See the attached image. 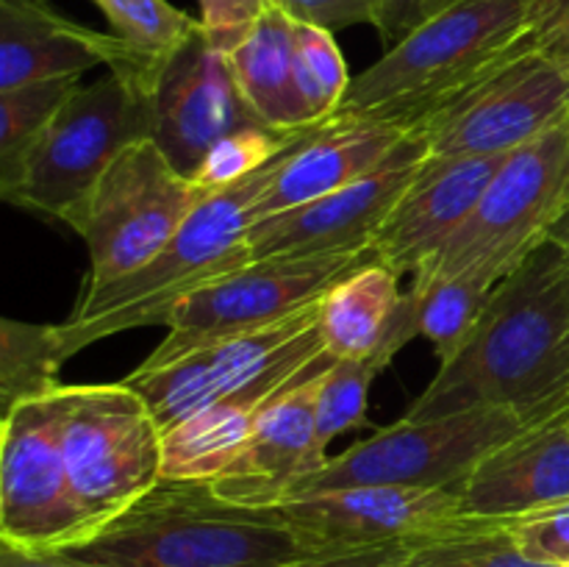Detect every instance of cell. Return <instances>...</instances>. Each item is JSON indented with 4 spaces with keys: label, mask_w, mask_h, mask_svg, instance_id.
<instances>
[{
    "label": "cell",
    "mask_w": 569,
    "mask_h": 567,
    "mask_svg": "<svg viewBox=\"0 0 569 567\" xmlns=\"http://www.w3.org/2000/svg\"><path fill=\"white\" fill-rule=\"evenodd\" d=\"M500 406L533 422L569 417V256L542 239L498 287L406 420Z\"/></svg>",
    "instance_id": "1"
},
{
    "label": "cell",
    "mask_w": 569,
    "mask_h": 567,
    "mask_svg": "<svg viewBox=\"0 0 569 567\" xmlns=\"http://www.w3.org/2000/svg\"><path fill=\"white\" fill-rule=\"evenodd\" d=\"M409 137L403 126L365 115H337L303 139L253 206V222L298 209L370 176Z\"/></svg>",
    "instance_id": "20"
},
{
    "label": "cell",
    "mask_w": 569,
    "mask_h": 567,
    "mask_svg": "<svg viewBox=\"0 0 569 567\" xmlns=\"http://www.w3.org/2000/svg\"><path fill=\"white\" fill-rule=\"evenodd\" d=\"M206 192L194 178L176 170L153 139L128 145L103 172L72 228L89 253L81 292H94L150 265Z\"/></svg>",
    "instance_id": "7"
},
{
    "label": "cell",
    "mask_w": 569,
    "mask_h": 567,
    "mask_svg": "<svg viewBox=\"0 0 569 567\" xmlns=\"http://www.w3.org/2000/svg\"><path fill=\"white\" fill-rule=\"evenodd\" d=\"M200 28L211 48L231 53L244 42L256 22L270 11V0H198Z\"/></svg>",
    "instance_id": "34"
},
{
    "label": "cell",
    "mask_w": 569,
    "mask_h": 567,
    "mask_svg": "<svg viewBox=\"0 0 569 567\" xmlns=\"http://www.w3.org/2000/svg\"><path fill=\"white\" fill-rule=\"evenodd\" d=\"M400 276L381 261L350 272L322 298V337L337 359L378 356L383 365L403 350L398 320L403 309Z\"/></svg>",
    "instance_id": "23"
},
{
    "label": "cell",
    "mask_w": 569,
    "mask_h": 567,
    "mask_svg": "<svg viewBox=\"0 0 569 567\" xmlns=\"http://www.w3.org/2000/svg\"><path fill=\"white\" fill-rule=\"evenodd\" d=\"M548 237H550V239H556V242H559L561 248L567 250V256H569V206H567L565 211H561L559 220H556L553 226H550Z\"/></svg>",
    "instance_id": "40"
},
{
    "label": "cell",
    "mask_w": 569,
    "mask_h": 567,
    "mask_svg": "<svg viewBox=\"0 0 569 567\" xmlns=\"http://www.w3.org/2000/svg\"><path fill=\"white\" fill-rule=\"evenodd\" d=\"M111 33L131 50L156 83L161 67L200 31V20L167 0H92Z\"/></svg>",
    "instance_id": "28"
},
{
    "label": "cell",
    "mask_w": 569,
    "mask_h": 567,
    "mask_svg": "<svg viewBox=\"0 0 569 567\" xmlns=\"http://www.w3.org/2000/svg\"><path fill=\"white\" fill-rule=\"evenodd\" d=\"M372 261H378L372 245L348 253L270 256L248 261L178 300L164 322L167 337L139 370H156L228 337L272 326L320 300L350 272Z\"/></svg>",
    "instance_id": "8"
},
{
    "label": "cell",
    "mask_w": 569,
    "mask_h": 567,
    "mask_svg": "<svg viewBox=\"0 0 569 567\" xmlns=\"http://www.w3.org/2000/svg\"><path fill=\"white\" fill-rule=\"evenodd\" d=\"M569 115V67L539 48L509 56L417 122L428 156H506Z\"/></svg>",
    "instance_id": "13"
},
{
    "label": "cell",
    "mask_w": 569,
    "mask_h": 567,
    "mask_svg": "<svg viewBox=\"0 0 569 567\" xmlns=\"http://www.w3.org/2000/svg\"><path fill=\"white\" fill-rule=\"evenodd\" d=\"M100 64L150 98L148 70L114 33L78 26L44 0H0V92L33 81L81 78Z\"/></svg>",
    "instance_id": "18"
},
{
    "label": "cell",
    "mask_w": 569,
    "mask_h": 567,
    "mask_svg": "<svg viewBox=\"0 0 569 567\" xmlns=\"http://www.w3.org/2000/svg\"><path fill=\"white\" fill-rule=\"evenodd\" d=\"M261 126L267 122L239 92L231 61L211 48L203 28L161 67L150 89V139L189 178L222 137Z\"/></svg>",
    "instance_id": "14"
},
{
    "label": "cell",
    "mask_w": 569,
    "mask_h": 567,
    "mask_svg": "<svg viewBox=\"0 0 569 567\" xmlns=\"http://www.w3.org/2000/svg\"><path fill=\"white\" fill-rule=\"evenodd\" d=\"M78 87L81 78H56L0 92V189L14 183L33 145Z\"/></svg>",
    "instance_id": "29"
},
{
    "label": "cell",
    "mask_w": 569,
    "mask_h": 567,
    "mask_svg": "<svg viewBox=\"0 0 569 567\" xmlns=\"http://www.w3.org/2000/svg\"><path fill=\"white\" fill-rule=\"evenodd\" d=\"M403 548L406 543H387L365 545V548L322 550V554H315L309 559H300L287 567H392Z\"/></svg>",
    "instance_id": "37"
},
{
    "label": "cell",
    "mask_w": 569,
    "mask_h": 567,
    "mask_svg": "<svg viewBox=\"0 0 569 567\" xmlns=\"http://www.w3.org/2000/svg\"><path fill=\"white\" fill-rule=\"evenodd\" d=\"M61 448L72 487L103 528L161 481V426L137 389L61 384Z\"/></svg>",
    "instance_id": "10"
},
{
    "label": "cell",
    "mask_w": 569,
    "mask_h": 567,
    "mask_svg": "<svg viewBox=\"0 0 569 567\" xmlns=\"http://www.w3.org/2000/svg\"><path fill=\"white\" fill-rule=\"evenodd\" d=\"M0 567H89V565L64 559V556L59 554L33 556V554H22V550L9 548V545H0Z\"/></svg>",
    "instance_id": "38"
},
{
    "label": "cell",
    "mask_w": 569,
    "mask_h": 567,
    "mask_svg": "<svg viewBox=\"0 0 569 567\" xmlns=\"http://www.w3.org/2000/svg\"><path fill=\"white\" fill-rule=\"evenodd\" d=\"M509 528L531 559L569 567V500L515 517Z\"/></svg>",
    "instance_id": "33"
},
{
    "label": "cell",
    "mask_w": 569,
    "mask_h": 567,
    "mask_svg": "<svg viewBox=\"0 0 569 567\" xmlns=\"http://www.w3.org/2000/svg\"><path fill=\"white\" fill-rule=\"evenodd\" d=\"M98 531L67 470L59 387L14 406L0 417V545L64 554Z\"/></svg>",
    "instance_id": "12"
},
{
    "label": "cell",
    "mask_w": 569,
    "mask_h": 567,
    "mask_svg": "<svg viewBox=\"0 0 569 567\" xmlns=\"http://www.w3.org/2000/svg\"><path fill=\"white\" fill-rule=\"evenodd\" d=\"M295 78L309 122H326L342 109L353 78L331 31L295 22Z\"/></svg>",
    "instance_id": "30"
},
{
    "label": "cell",
    "mask_w": 569,
    "mask_h": 567,
    "mask_svg": "<svg viewBox=\"0 0 569 567\" xmlns=\"http://www.w3.org/2000/svg\"><path fill=\"white\" fill-rule=\"evenodd\" d=\"M506 156H426L372 239L378 261L398 276L431 265L472 215Z\"/></svg>",
    "instance_id": "17"
},
{
    "label": "cell",
    "mask_w": 569,
    "mask_h": 567,
    "mask_svg": "<svg viewBox=\"0 0 569 567\" xmlns=\"http://www.w3.org/2000/svg\"><path fill=\"white\" fill-rule=\"evenodd\" d=\"M537 426L542 422L500 406L426 420L400 417L392 426L378 428L370 439H359L342 454L331 456L328 465L303 478L289 498L359 484L459 487L483 456Z\"/></svg>",
    "instance_id": "9"
},
{
    "label": "cell",
    "mask_w": 569,
    "mask_h": 567,
    "mask_svg": "<svg viewBox=\"0 0 569 567\" xmlns=\"http://www.w3.org/2000/svg\"><path fill=\"white\" fill-rule=\"evenodd\" d=\"M392 567H567L537 561L517 545L509 520L456 517L448 526L409 539Z\"/></svg>",
    "instance_id": "25"
},
{
    "label": "cell",
    "mask_w": 569,
    "mask_h": 567,
    "mask_svg": "<svg viewBox=\"0 0 569 567\" xmlns=\"http://www.w3.org/2000/svg\"><path fill=\"white\" fill-rule=\"evenodd\" d=\"M317 126V122H315ZM311 126L298 131H276V128H242L228 137H222L209 153L203 156L200 167L194 170V181L203 189H222L231 183L244 181L253 172L264 170L270 161H276L289 145L298 142Z\"/></svg>",
    "instance_id": "32"
},
{
    "label": "cell",
    "mask_w": 569,
    "mask_h": 567,
    "mask_svg": "<svg viewBox=\"0 0 569 567\" xmlns=\"http://www.w3.org/2000/svg\"><path fill=\"white\" fill-rule=\"evenodd\" d=\"M320 126L322 122L311 126L264 170L231 187L209 189L187 217L181 231L142 270L106 284L94 292L78 295L72 315L64 322H56L67 359L98 339L131 328L164 326L178 300L253 261L248 231L253 226L256 200L261 198L281 161Z\"/></svg>",
    "instance_id": "3"
},
{
    "label": "cell",
    "mask_w": 569,
    "mask_h": 567,
    "mask_svg": "<svg viewBox=\"0 0 569 567\" xmlns=\"http://www.w3.org/2000/svg\"><path fill=\"white\" fill-rule=\"evenodd\" d=\"M569 206V115L533 142L511 150L465 226L415 281L483 270L503 281Z\"/></svg>",
    "instance_id": "6"
},
{
    "label": "cell",
    "mask_w": 569,
    "mask_h": 567,
    "mask_svg": "<svg viewBox=\"0 0 569 567\" xmlns=\"http://www.w3.org/2000/svg\"><path fill=\"white\" fill-rule=\"evenodd\" d=\"M315 554L281 506H244L211 481L161 478L59 556L89 567H287Z\"/></svg>",
    "instance_id": "2"
},
{
    "label": "cell",
    "mask_w": 569,
    "mask_h": 567,
    "mask_svg": "<svg viewBox=\"0 0 569 567\" xmlns=\"http://www.w3.org/2000/svg\"><path fill=\"white\" fill-rule=\"evenodd\" d=\"M67 361L56 326H37L6 317L0 322V404L3 415L26 400L42 398L64 381L59 370Z\"/></svg>",
    "instance_id": "27"
},
{
    "label": "cell",
    "mask_w": 569,
    "mask_h": 567,
    "mask_svg": "<svg viewBox=\"0 0 569 567\" xmlns=\"http://www.w3.org/2000/svg\"><path fill=\"white\" fill-rule=\"evenodd\" d=\"M283 515L317 550L409 543L461 517L453 487H359L298 495L281 504Z\"/></svg>",
    "instance_id": "16"
},
{
    "label": "cell",
    "mask_w": 569,
    "mask_h": 567,
    "mask_svg": "<svg viewBox=\"0 0 569 567\" xmlns=\"http://www.w3.org/2000/svg\"><path fill=\"white\" fill-rule=\"evenodd\" d=\"M539 50H542L545 56H550V59L561 61V64L569 67V3L565 14L553 22V28L539 39Z\"/></svg>",
    "instance_id": "39"
},
{
    "label": "cell",
    "mask_w": 569,
    "mask_h": 567,
    "mask_svg": "<svg viewBox=\"0 0 569 567\" xmlns=\"http://www.w3.org/2000/svg\"><path fill=\"white\" fill-rule=\"evenodd\" d=\"M239 92L261 122L276 131L315 126L306 120L295 78V20L270 6L237 50L228 53Z\"/></svg>",
    "instance_id": "24"
},
{
    "label": "cell",
    "mask_w": 569,
    "mask_h": 567,
    "mask_svg": "<svg viewBox=\"0 0 569 567\" xmlns=\"http://www.w3.org/2000/svg\"><path fill=\"white\" fill-rule=\"evenodd\" d=\"M322 372L295 384L261 411L248 445L211 481L222 498L244 506H281L303 478L328 465L331 456L317 442L315 415Z\"/></svg>",
    "instance_id": "19"
},
{
    "label": "cell",
    "mask_w": 569,
    "mask_h": 567,
    "mask_svg": "<svg viewBox=\"0 0 569 567\" xmlns=\"http://www.w3.org/2000/svg\"><path fill=\"white\" fill-rule=\"evenodd\" d=\"M456 3H461V0H383L376 28L389 50L400 39L409 37L415 28H420L422 22H428L439 11L450 9Z\"/></svg>",
    "instance_id": "36"
},
{
    "label": "cell",
    "mask_w": 569,
    "mask_h": 567,
    "mask_svg": "<svg viewBox=\"0 0 569 567\" xmlns=\"http://www.w3.org/2000/svg\"><path fill=\"white\" fill-rule=\"evenodd\" d=\"M461 515L515 520L569 500V417L528 428L478 461L453 487Z\"/></svg>",
    "instance_id": "21"
},
{
    "label": "cell",
    "mask_w": 569,
    "mask_h": 567,
    "mask_svg": "<svg viewBox=\"0 0 569 567\" xmlns=\"http://www.w3.org/2000/svg\"><path fill=\"white\" fill-rule=\"evenodd\" d=\"M531 48L539 44L528 0H461L359 72L339 111L411 131L500 61Z\"/></svg>",
    "instance_id": "4"
},
{
    "label": "cell",
    "mask_w": 569,
    "mask_h": 567,
    "mask_svg": "<svg viewBox=\"0 0 569 567\" xmlns=\"http://www.w3.org/2000/svg\"><path fill=\"white\" fill-rule=\"evenodd\" d=\"M498 284L483 270H465L437 281H411L406 300L415 315L417 334L431 339L437 348L439 365L459 354Z\"/></svg>",
    "instance_id": "26"
},
{
    "label": "cell",
    "mask_w": 569,
    "mask_h": 567,
    "mask_svg": "<svg viewBox=\"0 0 569 567\" xmlns=\"http://www.w3.org/2000/svg\"><path fill=\"white\" fill-rule=\"evenodd\" d=\"M337 356L326 354V359L311 367L306 376L281 384H259L242 392H233L206 409L194 411L187 420L176 422L161 434V478L176 481H214L217 476L233 465L239 450L248 445L261 411L292 389L295 384L306 381L309 376L328 370Z\"/></svg>",
    "instance_id": "22"
},
{
    "label": "cell",
    "mask_w": 569,
    "mask_h": 567,
    "mask_svg": "<svg viewBox=\"0 0 569 567\" xmlns=\"http://www.w3.org/2000/svg\"><path fill=\"white\" fill-rule=\"evenodd\" d=\"M289 20L337 33L350 26H376L383 0H270Z\"/></svg>",
    "instance_id": "35"
},
{
    "label": "cell",
    "mask_w": 569,
    "mask_h": 567,
    "mask_svg": "<svg viewBox=\"0 0 569 567\" xmlns=\"http://www.w3.org/2000/svg\"><path fill=\"white\" fill-rule=\"evenodd\" d=\"M139 139H150V98L142 89L114 72L89 87L81 83L0 195L17 209L76 228L111 161Z\"/></svg>",
    "instance_id": "5"
},
{
    "label": "cell",
    "mask_w": 569,
    "mask_h": 567,
    "mask_svg": "<svg viewBox=\"0 0 569 567\" xmlns=\"http://www.w3.org/2000/svg\"><path fill=\"white\" fill-rule=\"evenodd\" d=\"M322 298L272 326L228 337L156 370L137 367L122 381L142 395L161 431L248 387L292 381L328 354Z\"/></svg>",
    "instance_id": "11"
},
{
    "label": "cell",
    "mask_w": 569,
    "mask_h": 567,
    "mask_svg": "<svg viewBox=\"0 0 569 567\" xmlns=\"http://www.w3.org/2000/svg\"><path fill=\"white\" fill-rule=\"evenodd\" d=\"M387 370L378 356L367 359H337L317 387V442L322 450L342 434L367 426L370 387Z\"/></svg>",
    "instance_id": "31"
},
{
    "label": "cell",
    "mask_w": 569,
    "mask_h": 567,
    "mask_svg": "<svg viewBox=\"0 0 569 567\" xmlns=\"http://www.w3.org/2000/svg\"><path fill=\"white\" fill-rule=\"evenodd\" d=\"M426 156V145L409 133L370 176L298 209L253 222L248 231L250 256L270 259V256L348 253V250L370 248L395 200L409 187Z\"/></svg>",
    "instance_id": "15"
}]
</instances>
